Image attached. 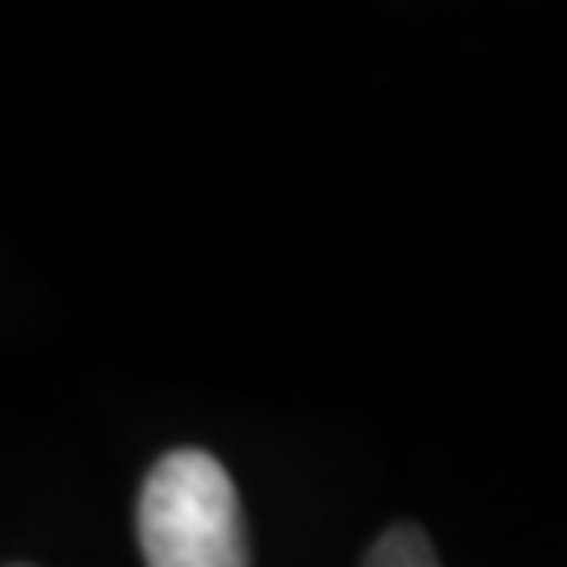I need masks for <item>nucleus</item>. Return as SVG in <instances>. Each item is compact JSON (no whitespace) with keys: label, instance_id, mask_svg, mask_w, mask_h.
<instances>
[{"label":"nucleus","instance_id":"f257e3e1","mask_svg":"<svg viewBox=\"0 0 567 567\" xmlns=\"http://www.w3.org/2000/svg\"><path fill=\"white\" fill-rule=\"evenodd\" d=\"M147 567H251L237 483L208 450H171L137 492Z\"/></svg>","mask_w":567,"mask_h":567},{"label":"nucleus","instance_id":"f03ea898","mask_svg":"<svg viewBox=\"0 0 567 567\" xmlns=\"http://www.w3.org/2000/svg\"><path fill=\"white\" fill-rule=\"evenodd\" d=\"M364 567H445L435 554L431 535H425L421 525H388L383 535L374 539V548H369Z\"/></svg>","mask_w":567,"mask_h":567}]
</instances>
